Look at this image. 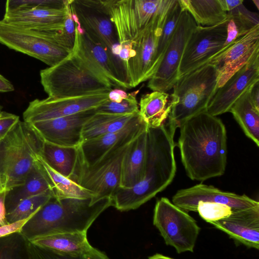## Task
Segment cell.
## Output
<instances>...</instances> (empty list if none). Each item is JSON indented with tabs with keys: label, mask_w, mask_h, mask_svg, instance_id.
I'll list each match as a JSON object with an SVG mask.
<instances>
[{
	"label": "cell",
	"mask_w": 259,
	"mask_h": 259,
	"mask_svg": "<svg viewBox=\"0 0 259 259\" xmlns=\"http://www.w3.org/2000/svg\"><path fill=\"white\" fill-rule=\"evenodd\" d=\"M133 141L110 151L91 166L81 162L78 158L70 179L91 192L94 202L112 198L120 187L122 161Z\"/></svg>",
	"instance_id": "cell-8"
},
{
	"label": "cell",
	"mask_w": 259,
	"mask_h": 259,
	"mask_svg": "<svg viewBox=\"0 0 259 259\" xmlns=\"http://www.w3.org/2000/svg\"><path fill=\"white\" fill-rule=\"evenodd\" d=\"M252 1L255 5L256 8L258 10L259 9V0H252Z\"/></svg>",
	"instance_id": "cell-49"
},
{
	"label": "cell",
	"mask_w": 259,
	"mask_h": 259,
	"mask_svg": "<svg viewBox=\"0 0 259 259\" xmlns=\"http://www.w3.org/2000/svg\"><path fill=\"white\" fill-rule=\"evenodd\" d=\"M258 24V14L247 10L243 4L227 12V37L222 50L245 35Z\"/></svg>",
	"instance_id": "cell-32"
},
{
	"label": "cell",
	"mask_w": 259,
	"mask_h": 259,
	"mask_svg": "<svg viewBox=\"0 0 259 259\" xmlns=\"http://www.w3.org/2000/svg\"><path fill=\"white\" fill-rule=\"evenodd\" d=\"M258 80L259 50L217 90L208 105L206 112L215 116L229 112L240 96Z\"/></svg>",
	"instance_id": "cell-15"
},
{
	"label": "cell",
	"mask_w": 259,
	"mask_h": 259,
	"mask_svg": "<svg viewBox=\"0 0 259 259\" xmlns=\"http://www.w3.org/2000/svg\"><path fill=\"white\" fill-rule=\"evenodd\" d=\"M173 104L171 95L153 91L141 97L139 113L148 127H157L168 118Z\"/></svg>",
	"instance_id": "cell-26"
},
{
	"label": "cell",
	"mask_w": 259,
	"mask_h": 259,
	"mask_svg": "<svg viewBox=\"0 0 259 259\" xmlns=\"http://www.w3.org/2000/svg\"><path fill=\"white\" fill-rule=\"evenodd\" d=\"M4 189L3 188V187L2 182V180H1V176H0V191L3 190Z\"/></svg>",
	"instance_id": "cell-50"
},
{
	"label": "cell",
	"mask_w": 259,
	"mask_h": 259,
	"mask_svg": "<svg viewBox=\"0 0 259 259\" xmlns=\"http://www.w3.org/2000/svg\"><path fill=\"white\" fill-rule=\"evenodd\" d=\"M148 259H174L171 257L163 255L162 254L157 253L149 257Z\"/></svg>",
	"instance_id": "cell-48"
},
{
	"label": "cell",
	"mask_w": 259,
	"mask_h": 259,
	"mask_svg": "<svg viewBox=\"0 0 259 259\" xmlns=\"http://www.w3.org/2000/svg\"><path fill=\"white\" fill-rule=\"evenodd\" d=\"M0 259H33L30 241L20 232L0 237Z\"/></svg>",
	"instance_id": "cell-33"
},
{
	"label": "cell",
	"mask_w": 259,
	"mask_h": 259,
	"mask_svg": "<svg viewBox=\"0 0 259 259\" xmlns=\"http://www.w3.org/2000/svg\"><path fill=\"white\" fill-rule=\"evenodd\" d=\"M147 127L139 112L121 130L83 141L78 147V159L92 165L110 151L134 140Z\"/></svg>",
	"instance_id": "cell-16"
},
{
	"label": "cell",
	"mask_w": 259,
	"mask_h": 259,
	"mask_svg": "<svg viewBox=\"0 0 259 259\" xmlns=\"http://www.w3.org/2000/svg\"><path fill=\"white\" fill-rule=\"evenodd\" d=\"M244 245L259 248V205L234 210L228 217L210 223Z\"/></svg>",
	"instance_id": "cell-20"
},
{
	"label": "cell",
	"mask_w": 259,
	"mask_h": 259,
	"mask_svg": "<svg viewBox=\"0 0 259 259\" xmlns=\"http://www.w3.org/2000/svg\"><path fill=\"white\" fill-rule=\"evenodd\" d=\"M93 198H58L53 195L22 226L20 233L29 241L62 233L87 232L106 209L111 198L98 201Z\"/></svg>",
	"instance_id": "cell-3"
},
{
	"label": "cell",
	"mask_w": 259,
	"mask_h": 259,
	"mask_svg": "<svg viewBox=\"0 0 259 259\" xmlns=\"http://www.w3.org/2000/svg\"><path fill=\"white\" fill-rule=\"evenodd\" d=\"M37 210L29 218L23 220L19 221L12 224L5 226L0 225V237L9 235L10 234L20 232L22 226L38 210Z\"/></svg>",
	"instance_id": "cell-41"
},
{
	"label": "cell",
	"mask_w": 259,
	"mask_h": 259,
	"mask_svg": "<svg viewBox=\"0 0 259 259\" xmlns=\"http://www.w3.org/2000/svg\"><path fill=\"white\" fill-rule=\"evenodd\" d=\"M196 26L190 14L183 10L161 61L149 79L147 86L150 89L166 92L172 89L179 78V68L185 48Z\"/></svg>",
	"instance_id": "cell-11"
},
{
	"label": "cell",
	"mask_w": 259,
	"mask_h": 259,
	"mask_svg": "<svg viewBox=\"0 0 259 259\" xmlns=\"http://www.w3.org/2000/svg\"><path fill=\"white\" fill-rule=\"evenodd\" d=\"M109 100L115 102H120L123 99L121 96L114 90H111L108 94Z\"/></svg>",
	"instance_id": "cell-47"
},
{
	"label": "cell",
	"mask_w": 259,
	"mask_h": 259,
	"mask_svg": "<svg viewBox=\"0 0 259 259\" xmlns=\"http://www.w3.org/2000/svg\"><path fill=\"white\" fill-rule=\"evenodd\" d=\"M30 248L33 259H83V255L72 256L61 254L39 247L31 242Z\"/></svg>",
	"instance_id": "cell-39"
},
{
	"label": "cell",
	"mask_w": 259,
	"mask_h": 259,
	"mask_svg": "<svg viewBox=\"0 0 259 259\" xmlns=\"http://www.w3.org/2000/svg\"><path fill=\"white\" fill-rule=\"evenodd\" d=\"M65 1L50 0H8L6 3L5 13L36 8L62 9Z\"/></svg>",
	"instance_id": "cell-37"
},
{
	"label": "cell",
	"mask_w": 259,
	"mask_h": 259,
	"mask_svg": "<svg viewBox=\"0 0 259 259\" xmlns=\"http://www.w3.org/2000/svg\"><path fill=\"white\" fill-rule=\"evenodd\" d=\"M53 195L51 190L27 198L20 202L10 212L6 214L9 224L29 218Z\"/></svg>",
	"instance_id": "cell-34"
},
{
	"label": "cell",
	"mask_w": 259,
	"mask_h": 259,
	"mask_svg": "<svg viewBox=\"0 0 259 259\" xmlns=\"http://www.w3.org/2000/svg\"><path fill=\"white\" fill-rule=\"evenodd\" d=\"M199 202L222 203L229 205L234 210L259 205L258 201L245 195H240L223 191L212 186L203 184L179 190L172 198L174 204L186 212H197Z\"/></svg>",
	"instance_id": "cell-17"
},
{
	"label": "cell",
	"mask_w": 259,
	"mask_h": 259,
	"mask_svg": "<svg viewBox=\"0 0 259 259\" xmlns=\"http://www.w3.org/2000/svg\"><path fill=\"white\" fill-rule=\"evenodd\" d=\"M109 92L78 97L35 99L23 113L27 123L54 119L97 108L109 99Z\"/></svg>",
	"instance_id": "cell-13"
},
{
	"label": "cell",
	"mask_w": 259,
	"mask_h": 259,
	"mask_svg": "<svg viewBox=\"0 0 259 259\" xmlns=\"http://www.w3.org/2000/svg\"><path fill=\"white\" fill-rule=\"evenodd\" d=\"M182 162L192 180L222 176L227 158V132L222 120L206 111L187 119L180 127Z\"/></svg>",
	"instance_id": "cell-1"
},
{
	"label": "cell",
	"mask_w": 259,
	"mask_h": 259,
	"mask_svg": "<svg viewBox=\"0 0 259 259\" xmlns=\"http://www.w3.org/2000/svg\"><path fill=\"white\" fill-rule=\"evenodd\" d=\"M183 10L187 11L198 26H212L225 21L227 13L219 0H179Z\"/></svg>",
	"instance_id": "cell-27"
},
{
	"label": "cell",
	"mask_w": 259,
	"mask_h": 259,
	"mask_svg": "<svg viewBox=\"0 0 259 259\" xmlns=\"http://www.w3.org/2000/svg\"><path fill=\"white\" fill-rule=\"evenodd\" d=\"M14 90V88L12 83L0 74V93L10 92Z\"/></svg>",
	"instance_id": "cell-46"
},
{
	"label": "cell",
	"mask_w": 259,
	"mask_h": 259,
	"mask_svg": "<svg viewBox=\"0 0 259 259\" xmlns=\"http://www.w3.org/2000/svg\"><path fill=\"white\" fill-rule=\"evenodd\" d=\"M44 141L30 123L20 120L0 140V176L5 190L24 183L41 155Z\"/></svg>",
	"instance_id": "cell-5"
},
{
	"label": "cell",
	"mask_w": 259,
	"mask_h": 259,
	"mask_svg": "<svg viewBox=\"0 0 259 259\" xmlns=\"http://www.w3.org/2000/svg\"><path fill=\"white\" fill-rule=\"evenodd\" d=\"M139 112L130 114H112L96 112L83 126L82 132L83 141L121 130Z\"/></svg>",
	"instance_id": "cell-30"
},
{
	"label": "cell",
	"mask_w": 259,
	"mask_h": 259,
	"mask_svg": "<svg viewBox=\"0 0 259 259\" xmlns=\"http://www.w3.org/2000/svg\"><path fill=\"white\" fill-rule=\"evenodd\" d=\"M37 161L49 180L54 196L83 199L94 198L91 192L53 169L40 155L37 157Z\"/></svg>",
	"instance_id": "cell-31"
},
{
	"label": "cell",
	"mask_w": 259,
	"mask_h": 259,
	"mask_svg": "<svg viewBox=\"0 0 259 259\" xmlns=\"http://www.w3.org/2000/svg\"><path fill=\"white\" fill-rule=\"evenodd\" d=\"M87 234V232L57 233L39 237L30 242L61 254L80 256L93 247L89 243Z\"/></svg>",
	"instance_id": "cell-24"
},
{
	"label": "cell",
	"mask_w": 259,
	"mask_h": 259,
	"mask_svg": "<svg viewBox=\"0 0 259 259\" xmlns=\"http://www.w3.org/2000/svg\"><path fill=\"white\" fill-rule=\"evenodd\" d=\"M49 190L52 191L50 184L36 160L24 183L7 191L5 199L7 213L21 201Z\"/></svg>",
	"instance_id": "cell-25"
},
{
	"label": "cell",
	"mask_w": 259,
	"mask_h": 259,
	"mask_svg": "<svg viewBox=\"0 0 259 259\" xmlns=\"http://www.w3.org/2000/svg\"><path fill=\"white\" fill-rule=\"evenodd\" d=\"M139 91L128 94L126 98L120 102L109 99L95 108L97 113L112 114H130L139 112L136 95Z\"/></svg>",
	"instance_id": "cell-36"
},
{
	"label": "cell",
	"mask_w": 259,
	"mask_h": 259,
	"mask_svg": "<svg viewBox=\"0 0 259 259\" xmlns=\"http://www.w3.org/2000/svg\"><path fill=\"white\" fill-rule=\"evenodd\" d=\"M170 8L157 15L134 37L127 66L129 88L149 79L157 70V45Z\"/></svg>",
	"instance_id": "cell-10"
},
{
	"label": "cell",
	"mask_w": 259,
	"mask_h": 259,
	"mask_svg": "<svg viewBox=\"0 0 259 259\" xmlns=\"http://www.w3.org/2000/svg\"><path fill=\"white\" fill-rule=\"evenodd\" d=\"M246 90L229 110L245 135L259 146V111L252 104Z\"/></svg>",
	"instance_id": "cell-28"
},
{
	"label": "cell",
	"mask_w": 259,
	"mask_h": 259,
	"mask_svg": "<svg viewBox=\"0 0 259 259\" xmlns=\"http://www.w3.org/2000/svg\"><path fill=\"white\" fill-rule=\"evenodd\" d=\"M2 109H3V107L1 105H0V112L2 111Z\"/></svg>",
	"instance_id": "cell-51"
},
{
	"label": "cell",
	"mask_w": 259,
	"mask_h": 259,
	"mask_svg": "<svg viewBox=\"0 0 259 259\" xmlns=\"http://www.w3.org/2000/svg\"><path fill=\"white\" fill-rule=\"evenodd\" d=\"M234 210L226 204L210 202H199L197 207L199 215L209 223L229 217Z\"/></svg>",
	"instance_id": "cell-38"
},
{
	"label": "cell",
	"mask_w": 259,
	"mask_h": 259,
	"mask_svg": "<svg viewBox=\"0 0 259 259\" xmlns=\"http://www.w3.org/2000/svg\"><path fill=\"white\" fill-rule=\"evenodd\" d=\"M82 256L83 259H109L104 253L94 247Z\"/></svg>",
	"instance_id": "cell-45"
},
{
	"label": "cell",
	"mask_w": 259,
	"mask_h": 259,
	"mask_svg": "<svg viewBox=\"0 0 259 259\" xmlns=\"http://www.w3.org/2000/svg\"><path fill=\"white\" fill-rule=\"evenodd\" d=\"M96 113L94 108L29 123L45 141L61 146L78 147L83 141L82 132L84 124Z\"/></svg>",
	"instance_id": "cell-14"
},
{
	"label": "cell",
	"mask_w": 259,
	"mask_h": 259,
	"mask_svg": "<svg viewBox=\"0 0 259 259\" xmlns=\"http://www.w3.org/2000/svg\"><path fill=\"white\" fill-rule=\"evenodd\" d=\"M69 3L80 26L86 32L98 38L108 49L118 41L115 28L103 1L69 0Z\"/></svg>",
	"instance_id": "cell-19"
},
{
	"label": "cell",
	"mask_w": 259,
	"mask_h": 259,
	"mask_svg": "<svg viewBox=\"0 0 259 259\" xmlns=\"http://www.w3.org/2000/svg\"><path fill=\"white\" fill-rule=\"evenodd\" d=\"M249 95L253 106L259 111V80L250 87Z\"/></svg>",
	"instance_id": "cell-42"
},
{
	"label": "cell",
	"mask_w": 259,
	"mask_h": 259,
	"mask_svg": "<svg viewBox=\"0 0 259 259\" xmlns=\"http://www.w3.org/2000/svg\"><path fill=\"white\" fill-rule=\"evenodd\" d=\"M40 156L53 169L70 179L77 162L78 147L61 146L44 141Z\"/></svg>",
	"instance_id": "cell-29"
},
{
	"label": "cell",
	"mask_w": 259,
	"mask_h": 259,
	"mask_svg": "<svg viewBox=\"0 0 259 259\" xmlns=\"http://www.w3.org/2000/svg\"><path fill=\"white\" fill-rule=\"evenodd\" d=\"M153 223L166 244L174 247L178 253L193 252L200 228L186 211L168 198L162 197L157 201Z\"/></svg>",
	"instance_id": "cell-9"
},
{
	"label": "cell",
	"mask_w": 259,
	"mask_h": 259,
	"mask_svg": "<svg viewBox=\"0 0 259 259\" xmlns=\"http://www.w3.org/2000/svg\"><path fill=\"white\" fill-rule=\"evenodd\" d=\"M226 19L212 26L197 25L185 48L179 78L207 63L223 49L227 37Z\"/></svg>",
	"instance_id": "cell-12"
},
{
	"label": "cell",
	"mask_w": 259,
	"mask_h": 259,
	"mask_svg": "<svg viewBox=\"0 0 259 259\" xmlns=\"http://www.w3.org/2000/svg\"><path fill=\"white\" fill-rule=\"evenodd\" d=\"M258 50L259 24L214 56L207 63L214 66L218 71V89Z\"/></svg>",
	"instance_id": "cell-18"
},
{
	"label": "cell",
	"mask_w": 259,
	"mask_h": 259,
	"mask_svg": "<svg viewBox=\"0 0 259 259\" xmlns=\"http://www.w3.org/2000/svg\"><path fill=\"white\" fill-rule=\"evenodd\" d=\"M65 6L62 9L36 8L5 13L4 22L22 29L47 32L64 31Z\"/></svg>",
	"instance_id": "cell-21"
},
{
	"label": "cell",
	"mask_w": 259,
	"mask_h": 259,
	"mask_svg": "<svg viewBox=\"0 0 259 259\" xmlns=\"http://www.w3.org/2000/svg\"><path fill=\"white\" fill-rule=\"evenodd\" d=\"M174 132L167 124L147 128V151L143 179L130 188L119 187L112 197V206L121 211L134 210L165 189L176 172Z\"/></svg>",
	"instance_id": "cell-2"
},
{
	"label": "cell",
	"mask_w": 259,
	"mask_h": 259,
	"mask_svg": "<svg viewBox=\"0 0 259 259\" xmlns=\"http://www.w3.org/2000/svg\"><path fill=\"white\" fill-rule=\"evenodd\" d=\"M20 120L19 116L6 111L0 112V140L3 139Z\"/></svg>",
	"instance_id": "cell-40"
},
{
	"label": "cell",
	"mask_w": 259,
	"mask_h": 259,
	"mask_svg": "<svg viewBox=\"0 0 259 259\" xmlns=\"http://www.w3.org/2000/svg\"><path fill=\"white\" fill-rule=\"evenodd\" d=\"M40 82L48 97L59 99L110 92L112 87L74 45L67 57L40 71Z\"/></svg>",
	"instance_id": "cell-4"
},
{
	"label": "cell",
	"mask_w": 259,
	"mask_h": 259,
	"mask_svg": "<svg viewBox=\"0 0 259 259\" xmlns=\"http://www.w3.org/2000/svg\"><path fill=\"white\" fill-rule=\"evenodd\" d=\"M7 191L5 189L0 191V225L5 226L8 225L6 219V209L5 205V199Z\"/></svg>",
	"instance_id": "cell-43"
},
{
	"label": "cell",
	"mask_w": 259,
	"mask_h": 259,
	"mask_svg": "<svg viewBox=\"0 0 259 259\" xmlns=\"http://www.w3.org/2000/svg\"><path fill=\"white\" fill-rule=\"evenodd\" d=\"M0 42L9 48L53 66L71 52L74 42L64 31L47 32L22 29L0 20Z\"/></svg>",
	"instance_id": "cell-7"
},
{
	"label": "cell",
	"mask_w": 259,
	"mask_h": 259,
	"mask_svg": "<svg viewBox=\"0 0 259 259\" xmlns=\"http://www.w3.org/2000/svg\"><path fill=\"white\" fill-rule=\"evenodd\" d=\"M82 29V32L80 33L76 25L74 45L93 64L112 87L124 88L118 77L108 48L98 38Z\"/></svg>",
	"instance_id": "cell-22"
},
{
	"label": "cell",
	"mask_w": 259,
	"mask_h": 259,
	"mask_svg": "<svg viewBox=\"0 0 259 259\" xmlns=\"http://www.w3.org/2000/svg\"><path fill=\"white\" fill-rule=\"evenodd\" d=\"M224 10L227 12H230L235 8L243 4L242 0H219Z\"/></svg>",
	"instance_id": "cell-44"
},
{
	"label": "cell",
	"mask_w": 259,
	"mask_h": 259,
	"mask_svg": "<svg viewBox=\"0 0 259 259\" xmlns=\"http://www.w3.org/2000/svg\"><path fill=\"white\" fill-rule=\"evenodd\" d=\"M218 73L215 67L206 63L180 76L171 94L173 106L166 123L175 133L187 119L206 111L215 94Z\"/></svg>",
	"instance_id": "cell-6"
},
{
	"label": "cell",
	"mask_w": 259,
	"mask_h": 259,
	"mask_svg": "<svg viewBox=\"0 0 259 259\" xmlns=\"http://www.w3.org/2000/svg\"><path fill=\"white\" fill-rule=\"evenodd\" d=\"M147 151V128L132 142L124 157L120 187L132 188L143 179L146 168Z\"/></svg>",
	"instance_id": "cell-23"
},
{
	"label": "cell",
	"mask_w": 259,
	"mask_h": 259,
	"mask_svg": "<svg viewBox=\"0 0 259 259\" xmlns=\"http://www.w3.org/2000/svg\"><path fill=\"white\" fill-rule=\"evenodd\" d=\"M183 11L179 0H176L168 12L157 45L156 53L157 68L172 37Z\"/></svg>",
	"instance_id": "cell-35"
}]
</instances>
